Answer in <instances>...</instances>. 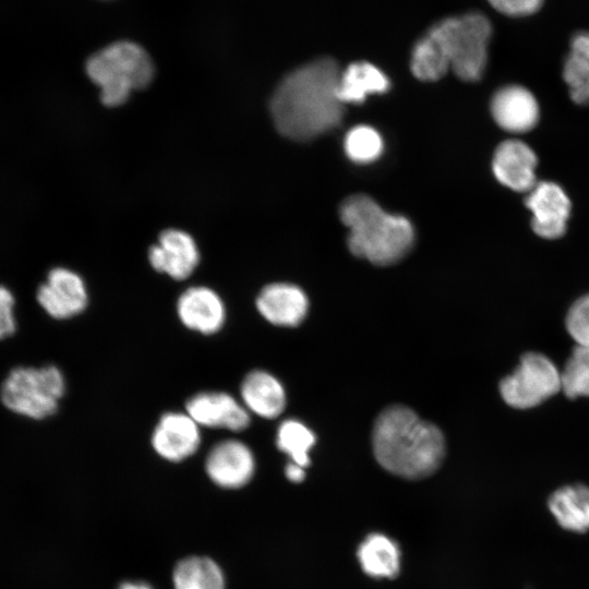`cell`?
Instances as JSON below:
<instances>
[{
    "instance_id": "1",
    "label": "cell",
    "mask_w": 589,
    "mask_h": 589,
    "mask_svg": "<svg viewBox=\"0 0 589 589\" xmlns=\"http://www.w3.org/2000/svg\"><path fill=\"white\" fill-rule=\"evenodd\" d=\"M340 70L330 58H322L288 74L271 99L277 130L296 141H308L336 128L344 104L337 93Z\"/></svg>"
},
{
    "instance_id": "2",
    "label": "cell",
    "mask_w": 589,
    "mask_h": 589,
    "mask_svg": "<svg viewBox=\"0 0 589 589\" xmlns=\"http://www.w3.org/2000/svg\"><path fill=\"white\" fill-rule=\"evenodd\" d=\"M377 462L393 474L422 479L435 472L445 456V438L433 423L408 407L392 406L376 418L372 432Z\"/></svg>"
},
{
    "instance_id": "3",
    "label": "cell",
    "mask_w": 589,
    "mask_h": 589,
    "mask_svg": "<svg viewBox=\"0 0 589 589\" xmlns=\"http://www.w3.org/2000/svg\"><path fill=\"white\" fill-rule=\"evenodd\" d=\"M339 214L349 229V250L356 256L385 266L401 260L412 248L414 232L410 221L386 213L368 195L346 199Z\"/></svg>"
},
{
    "instance_id": "4",
    "label": "cell",
    "mask_w": 589,
    "mask_h": 589,
    "mask_svg": "<svg viewBox=\"0 0 589 589\" xmlns=\"http://www.w3.org/2000/svg\"><path fill=\"white\" fill-rule=\"evenodd\" d=\"M426 35L459 79L473 82L482 76L492 35L486 16L479 12L450 16L434 24Z\"/></svg>"
},
{
    "instance_id": "5",
    "label": "cell",
    "mask_w": 589,
    "mask_h": 589,
    "mask_svg": "<svg viewBox=\"0 0 589 589\" xmlns=\"http://www.w3.org/2000/svg\"><path fill=\"white\" fill-rule=\"evenodd\" d=\"M89 79L100 88L108 107L127 101L134 89L147 86L154 75L149 56L132 41H117L93 55L86 62Z\"/></svg>"
},
{
    "instance_id": "6",
    "label": "cell",
    "mask_w": 589,
    "mask_h": 589,
    "mask_svg": "<svg viewBox=\"0 0 589 589\" xmlns=\"http://www.w3.org/2000/svg\"><path fill=\"white\" fill-rule=\"evenodd\" d=\"M64 389V377L57 366H21L12 370L4 380L1 400L13 412L44 419L57 411Z\"/></svg>"
},
{
    "instance_id": "7",
    "label": "cell",
    "mask_w": 589,
    "mask_h": 589,
    "mask_svg": "<svg viewBox=\"0 0 589 589\" xmlns=\"http://www.w3.org/2000/svg\"><path fill=\"white\" fill-rule=\"evenodd\" d=\"M560 389L561 373L549 358L538 352L524 354L515 371L500 384L505 402L518 409L538 406Z\"/></svg>"
},
{
    "instance_id": "8",
    "label": "cell",
    "mask_w": 589,
    "mask_h": 589,
    "mask_svg": "<svg viewBox=\"0 0 589 589\" xmlns=\"http://www.w3.org/2000/svg\"><path fill=\"white\" fill-rule=\"evenodd\" d=\"M525 203L532 214L531 227L539 237L552 240L565 233L572 205L558 184L537 182Z\"/></svg>"
},
{
    "instance_id": "9",
    "label": "cell",
    "mask_w": 589,
    "mask_h": 589,
    "mask_svg": "<svg viewBox=\"0 0 589 589\" xmlns=\"http://www.w3.org/2000/svg\"><path fill=\"white\" fill-rule=\"evenodd\" d=\"M87 291L83 279L74 272L57 267L37 292V301L53 318L75 316L87 305Z\"/></svg>"
},
{
    "instance_id": "10",
    "label": "cell",
    "mask_w": 589,
    "mask_h": 589,
    "mask_svg": "<svg viewBox=\"0 0 589 589\" xmlns=\"http://www.w3.org/2000/svg\"><path fill=\"white\" fill-rule=\"evenodd\" d=\"M254 467L251 449L243 442L232 438L217 443L205 461L211 480L225 489L245 485L253 476Z\"/></svg>"
},
{
    "instance_id": "11",
    "label": "cell",
    "mask_w": 589,
    "mask_h": 589,
    "mask_svg": "<svg viewBox=\"0 0 589 589\" xmlns=\"http://www.w3.org/2000/svg\"><path fill=\"white\" fill-rule=\"evenodd\" d=\"M187 413L206 428L242 431L250 424V414L231 395L224 392H203L185 405Z\"/></svg>"
},
{
    "instance_id": "12",
    "label": "cell",
    "mask_w": 589,
    "mask_h": 589,
    "mask_svg": "<svg viewBox=\"0 0 589 589\" xmlns=\"http://www.w3.org/2000/svg\"><path fill=\"white\" fill-rule=\"evenodd\" d=\"M200 443V425L188 413L182 412L163 414L152 435L154 450L173 462L192 456Z\"/></svg>"
},
{
    "instance_id": "13",
    "label": "cell",
    "mask_w": 589,
    "mask_h": 589,
    "mask_svg": "<svg viewBox=\"0 0 589 589\" xmlns=\"http://www.w3.org/2000/svg\"><path fill=\"white\" fill-rule=\"evenodd\" d=\"M199 251L194 240L187 232L168 229L160 233L158 243L151 247L148 260L160 273L177 280L188 278L199 263Z\"/></svg>"
},
{
    "instance_id": "14",
    "label": "cell",
    "mask_w": 589,
    "mask_h": 589,
    "mask_svg": "<svg viewBox=\"0 0 589 589\" xmlns=\"http://www.w3.org/2000/svg\"><path fill=\"white\" fill-rule=\"evenodd\" d=\"M534 152L519 140H507L496 148L492 169L495 178L516 192H529L537 183Z\"/></svg>"
},
{
    "instance_id": "15",
    "label": "cell",
    "mask_w": 589,
    "mask_h": 589,
    "mask_svg": "<svg viewBox=\"0 0 589 589\" xmlns=\"http://www.w3.org/2000/svg\"><path fill=\"white\" fill-rule=\"evenodd\" d=\"M492 117L497 125L510 133H525L539 120V105L530 91L519 85L498 89L491 101Z\"/></svg>"
},
{
    "instance_id": "16",
    "label": "cell",
    "mask_w": 589,
    "mask_h": 589,
    "mask_svg": "<svg viewBox=\"0 0 589 589\" xmlns=\"http://www.w3.org/2000/svg\"><path fill=\"white\" fill-rule=\"evenodd\" d=\"M177 313L189 329L213 335L224 326L226 309L220 297L203 286L187 289L178 299Z\"/></svg>"
},
{
    "instance_id": "17",
    "label": "cell",
    "mask_w": 589,
    "mask_h": 589,
    "mask_svg": "<svg viewBox=\"0 0 589 589\" xmlns=\"http://www.w3.org/2000/svg\"><path fill=\"white\" fill-rule=\"evenodd\" d=\"M260 314L278 326H297L306 315L309 302L298 286L276 283L265 286L256 299Z\"/></svg>"
},
{
    "instance_id": "18",
    "label": "cell",
    "mask_w": 589,
    "mask_h": 589,
    "mask_svg": "<svg viewBox=\"0 0 589 589\" xmlns=\"http://www.w3.org/2000/svg\"><path fill=\"white\" fill-rule=\"evenodd\" d=\"M240 392L244 407L262 418L274 419L285 409V389L280 382L266 371L254 370L247 374Z\"/></svg>"
},
{
    "instance_id": "19",
    "label": "cell",
    "mask_w": 589,
    "mask_h": 589,
    "mask_svg": "<svg viewBox=\"0 0 589 589\" xmlns=\"http://www.w3.org/2000/svg\"><path fill=\"white\" fill-rule=\"evenodd\" d=\"M389 80L374 64L365 61L353 62L340 71L337 93L345 104L362 103L371 94L385 93Z\"/></svg>"
},
{
    "instance_id": "20",
    "label": "cell",
    "mask_w": 589,
    "mask_h": 589,
    "mask_svg": "<svg viewBox=\"0 0 589 589\" xmlns=\"http://www.w3.org/2000/svg\"><path fill=\"white\" fill-rule=\"evenodd\" d=\"M548 505L562 528L574 532L589 530V486H563L552 493Z\"/></svg>"
},
{
    "instance_id": "21",
    "label": "cell",
    "mask_w": 589,
    "mask_h": 589,
    "mask_svg": "<svg viewBox=\"0 0 589 589\" xmlns=\"http://www.w3.org/2000/svg\"><path fill=\"white\" fill-rule=\"evenodd\" d=\"M357 555L362 569L371 577L395 578L399 573V548L384 534L368 536L360 544Z\"/></svg>"
},
{
    "instance_id": "22",
    "label": "cell",
    "mask_w": 589,
    "mask_h": 589,
    "mask_svg": "<svg viewBox=\"0 0 589 589\" xmlns=\"http://www.w3.org/2000/svg\"><path fill=\"white\" fill-rule=\"evenodd\" d=\"M563 77L568 86L572 99L579 104H589V33L574 35L570 51L565 60Z\"/></svg>"
},
{
    "instance_id": "23",
    "label": "cell",
    "mask_w": 589,
    "mask_h": 589,
    "mask_svg": "<svg viewBox=\"0 0 589 589\" xmlns=\"http://www.w3.org/2000/svg\"><path fill=\"white\" fill-rule=\"evenodd\" d=\"M172 579L175 589H225L223 572L207 557L182 560L177 564Z\"/></svg>"
},
{
    "instance_id": "24",
    "label": "cell",
    "mask_w": 589,
    "mask_h": 589,
    "mask_svg": "<svg viewBox=\"0 0 589 589\" xmlns=\"http://www.w3.org/2000/svg\"><path fill=\"white\" fill-rule=\"evenodd\" d=\"M278 448L289 455L292 462L306 467L310 464L309 450L315 442V436L310 429L297 420H286L278 428Z\"/></svg>"
},
{
    "instance_id": "25",
    "label": "cell",
    "mask_w": 589,
    "mask_h": 589,
    "mask_svg": "<svg viewBox=\"0 0 589 589\" xmlns=\"http://www.w3.org/2000/svg\"><path fill=\"white\" fill-rule=\"evenodd\" d=\"M410 68L421 81L438 80L449 70L441 51L426 34L414 44Z\"/></svg>"
},
{
    "instance_id": "26",
    "label": "cell",
    "mask_w": 589,
    "mask_h": 589,
    "mask_svg": "<svg viewBox=\"0 0 589 589\" xmlns=\"http://www.w3.org/2000/svg\"><path fill=\"white\" fill-rule=\"evenodd\" d=\"M561 384L568 398L589 397V348L576 346L561 373Z\"/></svg>"
},
{
    "instance_id": "27",
    "label": "cell",
    "mask_w": 589,
    "mask_h": 589,
    "mask_svg": "<svg viewBox=\"0 0 589 589\" xmlns=\"http://www.w3.org/2000/svg\"><path fill=\"white\" fill-rule=\"evenodd\" d=\"M347 156L356 163L365 164L376 160L383 151L380 133L368 125L352 128L345 137Z\"/></svg>"
},
{
    "instance_id": "28",
    "label": "cell",
    "mask_w": 589,
    "mask_h": 589,
    "mask_svg": "<svg viewBox=\"0 0 589 589\" xmlns=\"http://www.w3.org/2000/svg\"><path fill=\"white\" fill-rule=\"evenodd\" d=\"M566 328L578 346L589 348V293L570 306L566 316Z\"/></svg>"
},
{
    "instance_id": "29",
    "label": "cell",
    "mask_w": 589,
    "mask_h": 589,
    "mask_svg": "<svg viewBox=\"0 0 589 589\" xmlns=\"http://www.w3.org/2000/svg\"><path fill=\"white\" fill-rule=\"evenodd\" d=\"M498 12L508 16H526L537 12L543 0H488Z\"/></svg>"
},
{
    "instance_id": "30",
    "label": "cell",
    "mask_w": 589,
    "mask_h": 589,
    "mask_svg": "<svg viewBox=\"0 0 589 589\" xmlns=\"http://www.w3.org/2000/svg\"><path fill=\"white\" fill-rule=\"evenodd\" d=\"M13 304L14 299L11 292L0 286V339L12 335L15 330Z\"/></svg>"
},
{
    "instance_id": "31",
    "label": "cell",
    "mask_w": 589,
    "mask_h": 589,
    "mask_svg": "<svg viewBox=\"0 0 589 589\" xmlns=\"http://www.w3.org/2000/svg\"><path fill=\"white\" fill-rule=\"evenodd\" d=\"M286 477L291 481V482H294V483H299L301 481H303L304 477H305V473H304V470H303V467L294 464V462H290L287 465L286 467Z\"/></svg>"
},
{
    "instance_id": "32",
    "label": "cell",
    "mask_w": 589,
    "mask_h": 589,
    "mask_svg": "<svg viewBox=\"0 0 589 589\" xmlns=\"http://www.w3.org/2000/svg\"><path fill=\"white\" fill-rule=\"evenodd\" d=\"M119 589H152L146 584L125 582Z\"/></svg>"
}]
</instances>
